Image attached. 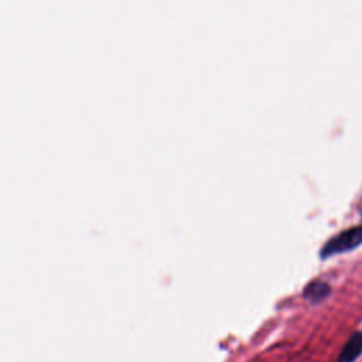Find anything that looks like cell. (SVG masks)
Wrapping results in <instances>:
<instances>
[{
    "mask_svg": "<svg viewBox=\"0 0 362 362\" xmlns=\"http://www.w3.org/2000/svg\"><path fill=\"white\" fill-rule=\"evenodd\" d=\"M362 354V331H356L342 346L337 362H355Z\"/></svg>",
    "mask_w": 362,
    "mask_h": 362,
    "instance_id": "cell-2",
    "label": "cell"
},
{
    "mask_svg": "<svg viewBox=\"0 0 362 362\" xmlns=\"http://www.w3.org/2000/svg\"><path fill=\"white\" fill-rule=\"evenodd\" d=\"M362 243V225L348 228L335 236H332L325 245L321 247L320 256L321 259L331 257L338 253H345L348 250L355 249Z\"/></svg>",
    "mask_w": 362,
    "mask_h": 362,
    "instance_id": "cell-1",
    "label": "cell"
},
{
    "mask_svg": "<svg viewBox=\"0 0 362 362\" xmlns=\"http://www.w3.org/2000/svg\"><path fill=\"white\" fill-rule=\"evenodd\" d=\"M329 293H331L329 284L322 280H313L303 290L304 298L311 304H318L324 301L329 296Z\"/></svg>",
    "mask_w": 362,
    "mask_h": 362,
    "instance_id": "cell-3",
    "label": "cell"
},
{
    "mask_svg": "<svg viewBox=\"0 0 362 362\" xmlns=\"http://www.w3.org/2000/svg\"><path fill=\"white\" fill-rule=\"evenodd\" d=\"M361 216H362V209H361Z\"/></svg>",
    "mask_w": 362,
    "mask_h": 362,
    "instance_id": "cell-4",
    "label": "cell"
}]
</instances>
